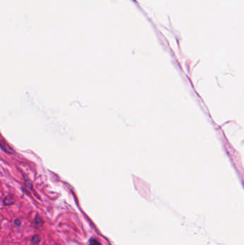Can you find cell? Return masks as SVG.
Here are the masks:
<instances>
[{
    "label": "cell",
    "instance_id": "obj_4",
    "mask_svg": "<svg viewBox=\"0 0 244 245\" xmlns=\"http://www.w3.org/2000/svg\"><path fill=\"white\" fill-rule=\"evenodd\" d=\"M32 242L34 244H38L40 241V236H39L38 235H34L32 237Z\"/></svg>",
    "mask_w": 244,
    "mask_h": 245
},
{
    "label": "cell",
    "instance_id": "obj_3",
    "mask_svg": "<svg viewBox=\"0 0 244 245\" xmlns=\"http://www.w3.org/2000/svg\"><path fill=\"white\" fill-rule=\"evenodd\" d=\"M89 242H90V245H102L97 239H94V238H91V239L89 240Z\"/></svg>",
    "mask_w": 244,
    "mask_h": 245
},
{
    "label": "cell",
    "instance_id": "obj_5",
    "mask_svg": "<svg viewBox=\"0 0 244 245\" xmlns=\"http://www.w3.org/2000/svg\"><path fill=\"white\" fill-rule=\"evenodd\" d=\"M15 224L16 225V226H20V225H21V221L19 220V219H15Z\"/></svg>",
    "mask_w": 244,
    "mask_h": 245
},
{
    "label": "cell",
    "instance_id": "obj_2",
    "mask_svg": "<svg viewBox=\"0 0 244 245\" xmlns=\"http://www.w3.org/2000/svg\"><path fill=\"white\" fill-rule=\"evenodd\" d=\"M43 223L44 222H42V220L41 218L39 216L38 214H37V216H36L35 217V224L36 225H38L39 227H40V226H42L43 225Z\"/></svg>",
    "mask_w": 244,
    "mask_h": 245
},
{
    "label": "cell",
    "instance_id": "obj_1",
    "mask_svg": "<svg viewBox=\"0 0 244 245\" xmlns=\"http://www.w3.org/2000/svg\"><path fill=\"white\" fill-rule=\"evenodd\" d=\"M13 203L14 200L11 197H7L5 199V200H4V204H5V205H11V204H12Z\"/></svg>",
    "mask_w": 244,
    "mask_h": 245
}]
</instances>
